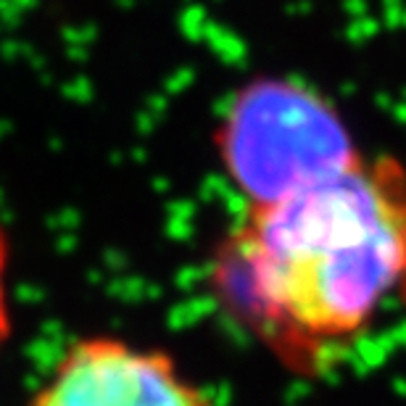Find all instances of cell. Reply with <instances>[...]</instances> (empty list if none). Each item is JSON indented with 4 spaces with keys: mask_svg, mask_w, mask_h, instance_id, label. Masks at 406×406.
<instances>
[{
    "mask_svg": "<svg viewBox=\"0 0 406 406\" xmlns=\"http://www.w3.org/2000/svg\"><path fill=\"white\" fill-rule=\"evenodd\" d=\"M209 295L293 375L319 378L406 306V164L349 161L243 212L206 261Z\"/></svg>",
    "mask_w": 406,
    "mask_h": 406,
    "instance_id": "6da1fadb",
    "label": "cell"
},
{
    "mask_svg": "<svg viewBox=\"0 0 406 406\" xmlns=\"http://www.w3.org/2000/svg\"><path fill=\"white\" fill-rule=\"evenodd\" d=\"M356 150L338 109L322 92L293 79L248 82L216 121V156L243 203L309 182Z\"/></svg>",
    "mask_w": 406,
    "mask_h": 406,
    "instance_id": "7a4b0ae2",
    "label": "cell"
},
{
    "mask_svg": "<svg viewBox=\"0 0 406 406\" xmlns=\"http://www.w3.org/2000/svg\"><path fill=\"white\" fill-rule=\"evenodd\" d=\"M27 406H212V398L169 351L82 335L61 351Z\"/></svg>",
    "mask_w": 406,
    "mask_h": 406,
    "instance_id": "3957f363",
    "label": "cell"
},
{
    "mask_svg": "<svg viewBox=\"0 0 406 406\" xmlns=\"http://www.w3.org/2000/svg\"><path fill=\"white\" fill-rule=\"evenodd\" d=\"M11 238L0 224V351L13 335V306H11Z\"/></svg>",
    "mask_w": 406,
    "mask_h": 406,
    "instance_id": "277c9868",
    "label": "cell"
}]
</instances>
